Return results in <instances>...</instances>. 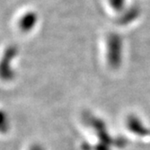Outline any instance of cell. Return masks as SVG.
Listing matches in <instances>:
<instances>
[{
	"instance_id": "cell-4",
	"label": "cell",
	"mask_w": 150,
	"mask_h": 150,
	"mask_svg": "<svg viewBox=\"0 0 150 150\" xmlns=\"http://www.w3.org/2000/svg\"><path fill=\"white\" fill-rule=\"evenodd\" d=\"M38 21L39 16L35 11L25 12L18 21V28L24 33H30L36 27Z\"/></svg>"
},
{
	"instance_id": "cell-5",
	"label": "cell",
	"mask_w": 150,
	"mask_h": 150,
	"mask_svg": "<svg viewBox=\"0 0 150 150\" xmlns=\"http://www.w3.org/2000/svg\"><path fill=\"white\" fill-rule=\"evenodd\" d=\"M106 4L108 8L117 17L121 15L130 6L131 3L129 0H106Z\"/></svg>"
},
{
	"instance_id": "cell-1",
	"label": "cell",
	"mask_w": 150,
	"mask_h": 150,
	"mask_svg": "<svg viewBox=\"0 0 150 150\" xmlns=\"http://www.w3.org/2000/svg\"><path fill=\"white\" fill-rule=\"evenodd\" d=\"M104 59L107 67L112 70H119L124 63L125 44L119 33L109 32L104 37Z\"/></svg>"
},
{
	"instance_id": "cell-3",
	"label": "cell",
	"mask_w": 150,
	"mask_h": 150,
	"mask_svg": "<svg viewBox=\"0 0 150 150\" xmlns=\"http://www.w3.org/2000/svg\"><path fill=\"white\" fill-rule=\"evenodd\" d=\"M141 16V9L134 4H130V6L121 13L116 17L117 23L122 27H126L133 24L136 21H138Z\"/></svg>"
},
{
	"instance_id": "cell-2",
	"label": "cell",
	"mask_w": 150,
	"mask_h": 150,
	"mask_svg": "<svg viewBox=\"0 0 150 150\" xmlns=\"http://www.w3.org/2000/svg\"><path fill=\"white\" fill-rule=\"evenodd\" d=\"M18 54V49L15 46H10L4 51L3 57L0 59V78L9 81L13 78L15 71L12 69V62Z\"/></svg>"
}]
</instances>
